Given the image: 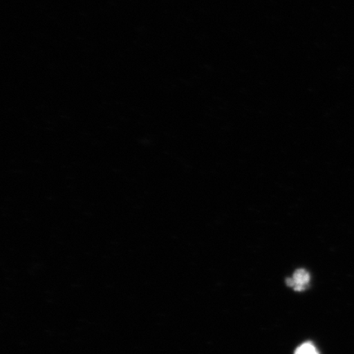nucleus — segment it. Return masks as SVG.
<instances>
[{
	"instance_id": "f257e3e1",
	"label": "nucleus",
	"mask_w": 354,
	"mask_h": 354,
	"mask_svg": "<svg viewBox=\"0 0 354 354\" xmlns=\"http://www.w3.org/2000/svg\"><path fill=\"white\" fill-rule=\"evenodd\" d=\"M309 281L308 272L304 269H299L294 273L293 277L287 279L286 284L296 291H303L307 289Z\"/></svg>"
},
{
	"instance_id": "f03ea898",
	"label": "nucleus",
	"mask_w": 354,
	"mask_h": 354,
	"mask_svg": "<svg viewBox=\"0 0 354 354\" xmlns=\"http://www.w3.org/2000/svg\"><path fill=\"white\" fill-rule=\"evenodd\" d=\"M295 354H319V353L313 344L305 343L296 349Z\"/></svg>"
}]
</instances>
